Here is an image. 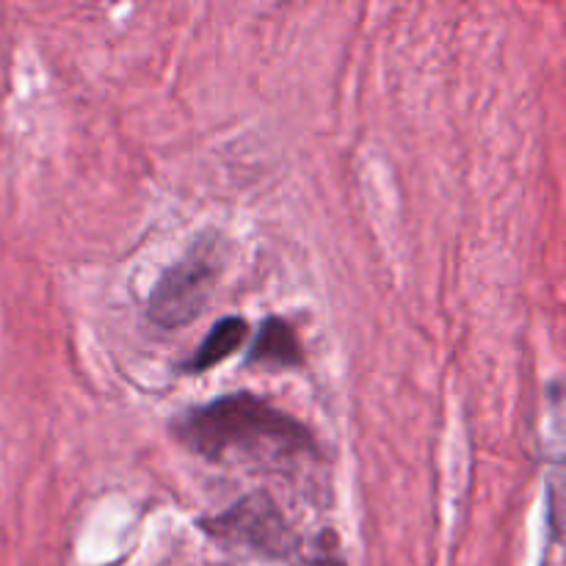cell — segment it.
I'll return each instance as SVG.
<instances>
[{
  "label": "cell",
  "instance_id": "obj_1",
  "mask_svg": "<svg viewBox=\"0 0 566 566\" xmlns=\"http://www.w3.org/2000/svg\"><path fill=\"white\" fill-rule=\"evenodd\" d=\"M171 437L193 457L213 464L282 468L318 457L313 431L254 392H230L186 409L171 420Z\"/></svg>",
  "mask_w": 566,
  "mask_h": 566
},
{
  "label": "cell",
  "instance_id": "obj_2",
  "mask_svg": "<svg viewBox=\"0 0 566 566\" xmlns=\"http://www.w3.org/2000/svg\"><path fill=\"white\" fill-rule=\"evenodd\" d=\"M230 263V241L219 230L193 235L186 252L164 269L149 291L144 313L160 329H182L208 310L221 276Z\"/></svg>",
  "mask_w": 566,
  "mask_h": 566
},
{
  "label": "cell",
  "instance_id": "obj_5",
  "mask_svg": "<svg viewBox=\"0 0 566 566\" xmlns=\"http://www.w3.org/2000/svg\"><path fill=\"white\" fill-rule=\"evenodd\" d=\"M249 324L241 318V315H227V318L216 321L213 329L205 335V340L199 343L197 352L180 365V370L186 376H202L208 374L210 368L221 365L224 359H230L232 354L241 352V346L249 337Z\"/></svg>",
  "mask_w": 566,
  "mask_h": 566
},
{
  "label": "cell",
  "instance_id": "obj_4",
  "mask_svg": "<svg viewBox=\"0 0 566 566\" xmlns=\"http://www.w3.org/2000/svg\"><path fill=\"white\" fill-rule=\"evenodd\" d=\"M249 365H265V368H302L304 348L298 343L296 329L280 315H269L254 332V343L247 354Z\"/></svg>",
  "mask_w": 566,
  "mask_h": 566
},
{
  "label": "cell",
  "instance_id": "obj_3",
  "mask_svg": "<svg viewBox=\"0 0 566 566\" xmlns=\"http://www.w3.org/2000/svg\"><path fill=\"white\" fill-rule=\"evenodd\" d=\"M199 528L213 542L235 551H249L252 556L269 562H291L302 558V539L287 523L282 509L276 506L269 492H249L227 512L216 517L199 520Z\"/></svg>",
  "mask_w": 566,
  "mask_h": 566
},
{
  "label": "cell",
  "instance_id": "obj_6",
  "mask_svg": "<svg viewBox=\"0 0 566 566\" xmlns=\"http://www.w3.org/2000/svg\"><path fill=\"white\" fill-rule=\"evenodd\" d=\"M293 566H346V562H343L335 534H321L315 551L302 553V558Z\"/></svg>",
  "mask_w": 566,
  "mask_h": 566
}]
</instances>
